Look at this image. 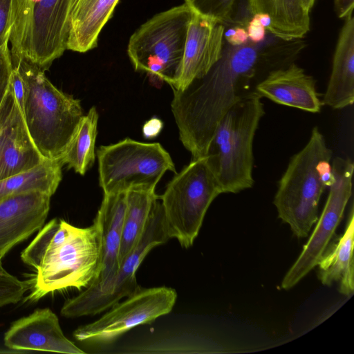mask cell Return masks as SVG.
Wrapping results in <instances>:
<instances>
[{
	"mask_svg": "<svg viewBox=\"0 0 354 354\" xmlns=\"http://www.w3.org/2000/svg\"><path fill=\"white\" fill-rule=\"evenodd\" d=\"M168 239L161 202L158 198L140 236L120 262L115 274L101 287H86L77 295L66 299L61 315L68 318L95 315L138 291L141 288L136 281V272L140 265L151 249Z\"/></svg>",
	"mask_w": 354,
	"mask_h": 354,
	"instance_id": "cell-9",
	"label": "cell"
},
{
	"mask_svg": "<svg viewBox=\"0 0 354 354\" xmlns=\"http://www.w3.org/2000/svg\"><path fill=\"white\" fill-rule=\"evenodd\" d=\"M60 160L44 159L36 166L0 180V201L15 195L41 192L52 196L62 180Z\"/></svg>",
	"mask_w": 354,
	"mask_h": 354,
	"instance_id": "cell-22",
	"label": "cell"
},
{
	"mask_svg": "<svg viewBox=\"0 0 354 354\" xmlns=\"http://www.w3.org/2000/svg\"><path fill=\"white\" fill-rule=\"evenodd\" d=\"M30 280L22 281L8 272L0 264V294L10 304L19 301L24 294L30 289Z\"/></svg>",
	"mask_w": 354,
	"mask_h": 354,
	"instance_id": "cell-27",
	"label": "cell"
},
{
	"mask_svg": "<svg viewBox=\"0 0 354 354\" xmlns=\"http://www.w3.org/2000/svg\"><path fill=\"white\" fill-rule=\"evenodd\" d=\"M120 0H96L82 15L71 21L67 50L85 53L95 48L98 36Z\"/></svg>",
	"mask_w": 354,
	"mask_h": 354,
	"instance_id": "cell-23",
	"label": "cell"
},
{
	"mask_svg": "<svg viewBox=\"0 0 354 354\" xmlns=\"http://www.w3.org/2000/svg\"><path fill=\"white\" fill-rule=\"evenodd\" d=\"M354 102V17L345 19L335 49L322 104L342 109Z\"/></svg>",
	"mask_w": 354,
	"mask_h": 354,
	"instance_id": "cell-19",
	"label": "cell"
},
{
	"mask_svg": "<svg viewBox=\"0 0 354 354\" xmlns=\"http://www.w3.org/2000/svg\"><path fill=\"white\" fill-rule=\"evenodd\" d=\"M245 29L249 41L254 44H260L265 41L266 29L261 25L256 15L248 21Z\"/></svg>",
	"mask_w": 354,
	"mask_h": 354,
	"instance_id": "cell-31",
	"label": "cell"
},
{
	"mask_svg": "<svg viewBox=\"0 0 354 354\" xmlns=\"http://www.w3.org/2000/svg\"><path fill=\"white\" fill-rule=\"evenodd\" d=\"M248 4L252 15L262 12L270 17L268 31L277 38L299 39L310 30V12L302 0H248Z\"/></svg>",
	"mask_w": 354,
	"mask_h": 354,
	"instance_id": "cell-21",
	"label": "cell"
},
{
	"mask_svg": "<svg viewBox=\"0 0 354 354\" xmlns=\"http://www.w3.org/2000/svg\"><path fill=\"white\" fill-rule=\"evenodd\" d=\"M97 156L99 183L104 194L130 190L155 192L167 171H176L170 155L157 142L125 138L101 146Z\"/></svg>",
	"mask_w": 354,
	"mask_h": 354,
	"instance_id": "cell-10",
	"label": "cell"
},
{
	"mask_svg": "<svg viewBox=\"0 0 354 354\" xmlns=\"http://www.w3.org/2000/svg\"><path fill=\"white\" fill-rule=\"evenodd\" d=\"M251 41L223 42L221 55L203 77L174 90L171 111L180 141L193 158L205 156L215 129L227 111L255 91L270 71L292 62L290 53H273Z\"/></svg>",
	"mask_w": 354,
	"mask_h": 354,
	"instance_id": "cell-1",
	"label": "cell"
},
{
	"mask_svg": "<svg viewBox=\"0 0 354 354\" xmlns=\"http://www.w3.org/2000/svg\"><path fill=\"white\" fill-rule=\"evenodd\" d=\"M76 0H13L9 41L12 59H21L43 71L67 50Z\"/></svg>",
	"mask_w": 354,
	"mask_h": 354,
	"instance_id": "cell-6",
	"label": "cell"
},
{
	"mask_svg": "<svg viewBox=\"0 0 354 354\" xmlns=\"http://www.w3.org/2000/svg\"><path fill=\"white\" fill-rule=\"evenodd\" d=\"M315 0H302L305 8L310 12L313 7Z\"/></svg>",
	"mask_w": 354,
	"mask_h": 354,
	"instance_id": "cell-37",
	"label": "cell"
},
{
	"mask_svg": "<svg viewBox=\"0 0 354 354\" xmlns=\"http://www.w3.org/2000/svg\"><path fill=\"white\" fill-rule=\"evenodd\" d=\"M332 157L324 135L315 127L278 182L273 203L279 218L297 238L307 237L319 218L321 196L335 180Z\"/></svg>",
	"mask_w": 354,
	"mask_h": 354,
	"instance_id": "cell-3",
	"label": "cell"
},
{
	"mask_svg": "<svg viewBox=\"0 0 354 354\" xmlns=\"http://www.w3.org/2000/svg\"><path fill=\"white\" fill-rule=\"evenodd\" d=\"M25 86L23 114L41 156L60 160L71 142L83 111L79 100L56 88L45 71L21 59H12Z\"/></svg>",
	"mask_w": 354,
	"mask_h": 354,
	"instance_id": "cell-4",
	"label": "cell"
},
{
	"mask_svg": "<svg viewBox=\"0 0 354 354\" xmlns=\"http://www.w3.org/2000/svg\"><path fill=\"white\" fill-rule=\"evenodd\" d=\"M95 1L96 0H76L73 10L71 21L86 12Z\"/></svg>",
	"mask_w": 354,
	"mask_h": 354,
	"instance_id": "cell-35",
	"label": "cell"
},
{
	"mask_svg": "<svg viewBox=\"0 0 354 354\" xmlns=\"http://www.w3.org/2000/svg\"><path fill=\"white\" fill-rule=\"evenodd\" d=\"M8 43L0 47V106L8 90L13 68Z\"/></svg>",
	"mask_w": 354,
	"mask_h": 354,
	"instance_id": "cell-28",
	"label": "cell"
},
{
	"mask_svg": "<svg viewBox=\"0 0 354 354\" xmlns=\"http://www.w3.org/2000/svg\"><path fill=\"white\" fill-rule=\"evenodd\" d=\"M354 0H335V10L337 17L346 19L353 14Z\"/></svg>",
	"mask_w": 354,
	"mask_h": 354,
	"instance_id": "cell-34",
	"label": "cell"
},
{
	"mask_svg": "<svg viewBox=\"0 0 354 354\" xmlns=\"http://www.w3.org/2000/svg\"><path fill=\"white\" fill-rule=\"evenodd\" d=\"M354 215L351 207L344 234L333 245L328 246L317 263L319 279L324 286L339 284V291L346 296L354 290L353 241Z\"/></svg>",
	"mask_w": 354,
	"mask_h": 354,
	"instance_id": "cell-20",
	"label": "cell"
},
{
	"mask_svg": "<svg viewBox=\"0 0 354 354\" xmlns=\"http://www.w3.org/2000/svg\"><path fill=\"white\" fill-rule=\"evenodd\" d=\"M159 198L155 192L130 190L127 195V208L119 250V265L140 236L153 203Z\"/></svg>",
	"mask_w": 354,
	"mask_h": 354,
	"instance_id": "cell-25",
	"label": "cell"
},
{
	"mask_svg": "<svg viewBox=\"0 0 354 354\" xmlns=\"http://www.w3.org/2000/svg\"><path fill=\"white\" fill-rule=\"evenodd\" d=\"M10 86L15 97L23 112L25 98V86L19 72L15 66H13L10 77Z\"/></svg>",
	"mask_w": 354,
	"mask_h": 354,
	"instance_id": "cell-32",
	"label": "cell"
},
{
	"mask_svg": "<svg viewBox=\"0 0 354 354\" xmlns=\"http://www.w3.org/2000/svg\"><path fill=\"white\" fill-rule=\"evenodd\" d=\"M127 192L104 194L94 222L100 231L101 262L98 275L87 287L99 288L109 281L119 267V250L127 208Z\"/></svg>",
	"mask_w": 354,
	"mask_h": 354,
	"instance_id": "cell-18",
	"label": "cell"
},
{
	"mask_svg": "<svg viewBox=\"0 0 354 354\" xmlns=\"http://www.w3.org/2000/svg\"><path fill=\"white\" fill-rule=\"evenodd\" d=\"M21 258L36 272L30 279L29 301L68 288H86L100 268V229L94 221L88 227H78L53 218L38 231Z\"/></svg>",
	"mask_w": 354,
	"mask_h": 354,
	"instance_id": "cell-2",
	"label": "cell"
},
{
	"mask_svg": "<svg viewBox=\"0 0 354 354\" xmlns=\"http://www.w3.org/2000/svg\"><path fill=\"white\" fill-rule=\"evenodd\" d=\"M192 10L186 4L161 12L130 37L127 53L136 71L174 84L178 75Z\"/></svg>",
	"mask_w": 354,
	"mask_h": 354,
	"instance_id": "cell-7",
	"label": "cell"
},
{
	"mask_svg": "<svg viewBox=\"0 0 354 354\" xmlns=\"http://www.w3.org/2000/svg\"><path fill=\"white\" fill-rule=\"evenodd\" d=\"M223 39L232 46H241L249 41L245 27L241 25L230 26L227 30L225 29Z\"/></svg>",
	"mask_w": 354,
	"mask_h": 354,
	"instance_id": "cell-30",
	"label": "cell"
},
{
	"mask_svg": "<svg viewBox=\"0 0 354 354\" xmlns=\"http://www.w3.org/2000/svg\"><path fill=\"white\" fill-rule=\"evenodd\" d=\"M162 128V122L157 118H153L145 123L142 133L145 138H153L160 133Z\"/></svg>",
	"mask_w": 354,
	"mask_h": 354,
	"instance_id": "cell-33",
	"label": "cell"
},
{
	"mask_svg": "<svg viewBox=\"0 0 354 354\" xmlns=\"http://www.w3.org/2000/svg\"><path fill=\"white\" fill-rule=\"evenodd\" d=\"M221 194L205 158H193L159 196L169 239H176L183 248L192 246L209 207Z\"/></svg>",
	"mask_w": 354,
	"mask_h": 354,
	"instance_id": "cell-8",
	"label": "cell"
},
{
	"mask_svg": "<svg viewBox=\"0 0 354 354\" xmlns=\"http://www.w3.org/2000/svg\"><path fill=\"white\" fill-rule=\"evenodd\" d=\"M176 299V290L169 287L141 288L96 321L78 327L73 336L82 342L108 344L133 328L169 313Z\"/></svg>",
	"mask_w": 354,
	"mask_h": 354,
	"instance_id": "cell-11",
	"label": "cell"
},
{
	"mask_svg": "<svg viewBox=\"0 0 354 354\" xmlns=\"http://www.w3.org/2000/svg\"><path fill=\"white\" fill-rule=\"evenodd\" d=\"M254 15H256L261 25L266 29V30L268 31L271 26L270 17L268 14L262 12L256 13Z\"/></svg>",
	"mask_w": 354,
	"mask_h": 354,
	"instance_id": "cell-36",
	"label": "cell"
},
{
	"mask_svg": "<svg viewBox=\"0 0 354 354\" xmlns=\"http://www.w3.org/2000/svg\"><path fill=\"white\" fill-rule=\"evenodd\" d=\"M3 340L5 346L12 350L85 353L64 335L58 317L49 308L36 309L14 322Z\"/></svg>",
	"mask_w": 354,
	"mask_h": 354,
	"instance_id": "cell-15",
	"label": "cell"
},
{
	"mask_svg": "<svg viewBox=\"0 0 354 354\" xmlns=\"http://www.w3.org/2000/svg\"><path fill=\"white\" fill-rule=\"evenodd\" d=\"M50 197L44 193L31 192L0 201V264L15 245L44 226Z\"/></svg>",
	"mask_w": 354,
	"mask_h": 354,
	"instance_id": "cell-16",
	"label": "cell"
},
{
	"mask_svg": "<svg viewBox=\"0 0 354 354\" xmlns=\"http://www.w3.org/2000/svg\"><path fill=\"white\" fill-rule=\"evenodd\" d=\"M261 98L254 91L227 111L204 156L223 194H236L254 185L253 142L266 113Z\"/></svg>",
	"mask_w": 354,
	"mask_h": 354,
	"instance_id": "cell-5",
	"label": "cell"
},
{
	"mask_svg": "<svg viewBox=\"0 0 354 354\" xmlns=\"http://www.w3.org/2000/svg\"><path fill=\"white\" fill-rule=\"evenodd\" d=\"M236 1L185 0V3L194 12L225 26L233 23V14Z\"/></svg>",
	"mask_w": 354,
	"mask_h": 354,
	"instance_id": "cell-26",
	"label": "cell"
},
{
	"mask_svg": "<svg viewBox=\"0 0 354 354\" xmlns=\"http://www.w3.org/2000/svg\"><path fill=\"white\" fill-rule=\"evenodd\" d=\"M45 159L35 145L10 86L0 106V180Z\"/></svg>",
	"mask_w": 354,
	"mask_h": 354,
	"instance_id": "cell-13",
	"label": "cell"
},
{
	"mask_svg": "<svg viewBox=\"0 0 354 354\" xmlns=\"http://www.w3.org/2000/svg\"><path fill=\"white\" fill-rule=\"evenodd\" d=\"M334 182L328 187V198L321 216L297 259L281 281V288L290 290L311 271L326 252L352 196L354 165L349 158L332 160Z\"/></svg>",
	"mask_w": 354,
	"mask_h": 354,
	"instance_id": "cell-12",
	"label": "cell"
},
{
	"mask_svg": "<svg viewBox=\"0 0 354 354\" xmlns=\"http://www.w3.org/2000/svg\"><path fill=\"white\" fill-rule=\"evenodd\" d=\"M225 26L192 10L183 57L174 90L184 89L204 76L218 60L223 47Z\"/></svg>",
	"mask_w": 354,
	"mask_h": 354,
	"instance_id": "cell-14",
	"label": "cell"
},
{
	"mask_svg": "<svg viewBox=\"0 0 354 354\" xmlns=\"http://www.w3.org/2000/svg\"><path fill=\"white\" fill-rule=\"evenodd\" d=\"M97 121L98 113L93 106L86 115L82 116L71 142L60 158L63 165L67 164L69 168L80 175H84L95 161Z\"/></svg>",
	"mask_w": 354,
	"mask_h": 354,
	"instance_id": "cell-24",
	"label": "cell"
},
{
	"mask_svg": "<svg viewBox=\"0 0 354 354\" xmlns=\"http://www.w3.org/2000/svg\"><path fill=\"white\" fill-rule=\"evenodd\" d=\"M255 92L275 103L313 113H319L322 106L316 80L294 62L268 73Z\"/></svg>",
	"mask_w": 354,
	"mask_h": 354,
	"instance_id": "cell-17",
	"label": "cell"
},
{
	"mask_svg": "<svg viewBox=\"0 0 354 354\" xmlns=\"http://www.w3.org/2000/svg\"><path fill=\"white\" fill-rule=\"evenodd\" d=\"M12 15L13 0H0V47L9 41Z\"/></svg>",
	"mask_w": 354,
	"mask_h": 354,
	"instance_id": "cell-29",
	"label": "cell"
}]
</instances>
